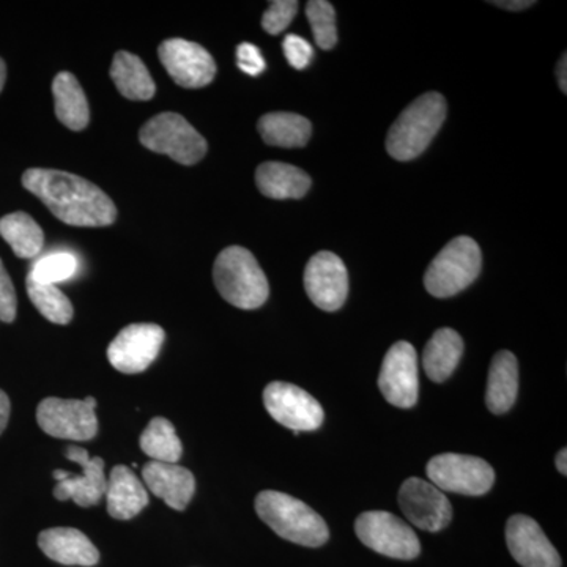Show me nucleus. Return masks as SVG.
I'll return each instance as SVG.
<instances>
[{
    "mask_svg": "<svg viewBox=\"0 0 567 567\" xmlns=\"http://www.w3.org/2000/svg\"><path fill=\"white\" fill-rule=\"evenodd\" d=\"M267 412L284 427L300 432L317 431L323 424L322 405L311 394L292 383L274 382L264 391Z\"/></svg>",
    "mask_w": 567,
    "mask_h": 567,
    "instance_id": "obj_10",
    "label": "nucleus"
},
{
    "mask_svg": "<svg viewBox=\"0 0 567 567\" xmlns=\"http://www.w3.org/2000/svg\"><path fill=\"white\" fill-rule=\"evenodd\" d=\"M481 267L483 254L476 241L470 237L454 238L429 265L425 289L436 298L454 297L476 281Z\"/></svg>",
    "mask_w": 567,
    "mask_h": 567,
    "instance_id": "obj_5",
    "label": "nucleus"
},
{
    "mask_svg": "<svg viewBox=\"0 0 567 567\" xmlns=\"http://www.w3.org/2000/svg\"><path fill=\"white\" fill-rule=\"evenodd\" d=\"M379 388L383 398L399 409H412L420 394L417 354L409 342H398L388 350L380 369Z\"/></svg>",
    "mask_w": 567,
    "mask_h": 567,
    "instance_id": "obj_13",
    "label": "nucleus"
},
{
    "mask_svg": "<svg viewBox=\"0 0 567 567\" xmlns=\"http://www.w3.org/2000/svg\"><path fill=\"white\" fill-rule=\"evenodd\" d=\"M17 290L2 260H0V322L11 323L17 319Z\"/></svg>",
    "mask_w": 567,
    "mask_h": 567,
    "instance_id": "obj_34",
    "label": "nucleus"
},
{
    "mask_svg": "<svg viewBox=\"0 0 567 567\" xmlns=\"http://www.w3.org/2000/svg\"><path fill=\"white\" fill-rule=\"evenodd\" d=\"M298 11V2L295 0H275L270 2L262 17V28L270 35H279L286 31Z\"/></svg>",
    "mask_w": 567,
    "mask_h": 567,
    "instance_id": "obj_32",
    "label": "nucleus"
},
{
    "mask_svg": "<svg viewBox=\"0 0 567 567\" xmlns=\"http://www.w3.org/2000/svg\"><path fill=\"white\" fill-rule=\"evenodd\" d=\"M39 546L48 558L61 565L91 567L100 561L99 548L76 528L44 529L40 533Z\"/></svg>",
    "mask_w": 567,
    "mask_h": 567,
    "instance_id": "obj_19",
    "label": "nucleus"
},
{
    "mask_svg": "<svg viewBox=\"0 0 567 567\" xmlns=\"http://www.w3.org/2000/svg\"><path fill=\"white\" fill-rule=\"evenodd\" d=\"M7 80V66L6 62L0 59V92H2L3 85H6Z\"/></svg>",
    "mask_w": 567,
    "mask_h": 567,
    "instance_id": "obj_40",
    "label": "nucleus"
},
{
    "mask_svg": "<svg viewBox=\"0 0 567 567\" xmlns=\"http://www.w3.org/2000/svg\"><path fill=\"white\" fill-rule=\"evenodd\" d=\"M213 279L227 303L246 311L260 308L270 295L262 268L251 251L241 246H229L216 257Z\"/></svg>",
    "mask_w": 567,
    "mask_h": 567,
    "instance_id": "obj_4",
    "label": "nucleus"
},
{
    "mask_svg": "<svg viewBox=\"0 0 567 567\" xmlns=\"http://www.w3.org/2000/svg\"><path fill=\"white\" fill-rule=\"evenodd\" d=\"M78 260L73 254L55 252L32 265L31 276L33 281L41 284H58L66 281L76 274Z\"/></svg>",
    "mask_w": 567,
    "mask_h": 567,
    "instance_id": "obj_31",
    "label": "nucleus"
},
{
    "mask_svg": "<svg viewBox=\"0 0 567 567\" xmlns=\"http://www.w3.org/2000/svg\"><path fill=\"white\" fill-rule=\"evenodd\" d=\"M10 420V399L9 395L0 390V434L6 431Z\"/></svg>",
    "mask_w": 567,
    "mask_h": 567,
    "instance_id": "obj_37",
    "label": "nucleus"
},
{
    "mask_svg": "<svg viewBox=\"0 0 567 567\" xmlns=\"http://www.w3.org/2000/svg\"><path fill=\"white\" fill-rule=\"evenodd\" d=\"M305 289L317 308L327 312L338 311L349 295V274L344 262L333 252L316 254L306 265Z\"/></svg>",
    "mask_w": 567,
    "mask_h": 567,
    "instance_id": "obj_16",
    "label": "nucleus"
},
{
    "mask_svg": "<svg viewBox=\"0 0 567 567\" xmlns=\"http://www.w3.org/2000/svg\"><path fill=\"white\" fill-rule=\"evenodd\" d=\"M464 353V341L457 331L442 328L425 346L423 365L425 374L435 383L445 382L456 371Z\"/></svg>",
    "mask_w": 567,
    "mask_h": 567,
    "instance_id": "obj_24",
    "label": "nucleus"
},
{
    "mask_svg": "<svg viewBox=\"0 0 567 567\" xmlns=\"http://www.w3.org/2000/svg\"><path fill=\"white\" fill-rule=\"evenodd\" d=\"M96 401L87 399L47 398L37 409L41 431L54 439L87 442L99 434Z\"/></svg>",
    "mask_w": 567,
    "mask_h": 567,
    "instance_id": "obj_8",
    "label": "nucleus"
},
{
    "mask_svg": "<svg viewBox=\"0 0 567 567\" xmlns=\"http://www.w3.org/2000/svg\"><path fill=\"white\" fill-rule=\"evenodd\" d=\"M256 183L264 196L276 200L301 199L311 188V177L305 171L276 162L257 167Z\"/></svg>",
    "mask_w": 567,
    "mask_h": 567,
    "instance_id": "obj_21",
    "label": "nucleus"
},
{
    "mask_svg": "<svg viewBox=\"0 0 567 567\" xmlns=\"http://www.w3.org/2000/svg\"><path fill=\"white\" fill-rule=\"evenodd\" d=\"M159 61L175 84L185 89H200L216 76V63L210 52L194 41L173 39L163 41Z\"/></svg>",
    "mask_w": 567,
    "mask_h": 567,
    "instance_id": "obj_15",
    "label": "nucleus"
},
{
    "mask_svg": "<svg viewBox=\"0 0 567 567\" xmlns=\"http://www.w3.org/2000/svg\"><path fill=\"white\" fill-rule=\"evenodd\" d=\"M282 50L287 61L297 70H305L315 58V50H312L311 44L301 37L293 35V33L284 39Z\"/></svg>",
    "mask_w": 567,
    "mask_h": 567,
    "instance_id": "obj_33",
    "label": "nucleus"
},
{
    "mask_svg": "<svg viewBox=\"0 0 567 567\" xmlns=\"http://www.w3.org/2000/svg\"><path fill=\"white\" fill-rule=\"evenodd\" d=\"M164 330L155 323H133L123 328L107 347L112 368L122 374H140L158 357L164 344Z\"/></svg>",
    "mask_w": 567,
    "mask_h": 567,
    "instance_id": "obj_12",
    "label": "nucleus"
},
{
    "mask_svg": "<svg viewBox=\"0 0 567 567\" xmlns=\"http://www.w3.org/2000/svg\"><path fill=\"white\" fill-rule=\"evenodd\" d=\"M140 141L148 151L167 155L183 166L199 163L208 148L207 141L174 112H163L145 123Z\"/></svg>",
    "mask_w": 567,
    "mask_h": 567,
    "instance_id": "obj_6",
    "label": "nucleus"
},
{
    "mask_svg": "<svg viewBox=\"0 0 567 567\" xmlns=\"http://www.w3.org/2000/svg\"><path fill=\"white\" fill-rule=\"evenodd\" d=\"M446 118L443 95L429 92L399 115L386 137V151L398 162L415 159L431 145Z\"/></svg>",
    "mask_w": 567,
    "mask_h": 567,
    "instance_id": "obj_3",
    "label": "nucleus"
},
{
    "mask_svg": "<svg viewBox=\"0 0 567 567\" xmlns=\"http://www.w3.org/2000/svg\"><path fill=\"white\" fill-rule=\"evenodd\" d=\"M52 95L59 121L71 132H82L91 121V111L85 93L74 74L69 71L59 73L52 81Z\"/></svg>",
    "mask_w": 567,
    "mask_h": 567,
    "instance_id": "obj_23",
    "label": "nucleus"
},
{
    "mask_svg": "<svg viewBox=\"0 0 567 567\" xmlns=\"http://www.w3.org/2000/svg\"><path fill=\"white\" fill-rule=\"evenodd\" d=\"M354 532L365 547L395 559H415L421 551L416 533L385 511H368L354 522Z\"/></svg>",
    "mask_w": 567,
    "mask_h": 567,
    "instance_id": "obj_9",
    "label": "nucleus"
},
{
    "mask_svg": "<svg viewBox=\"0 0 567 567\" xmlns=\"http://www.w3.org/2000/svg\"><path fill=\"white\" fill-rule=\"evenodd\" d=\"M306 17L315 33L316 43L324 51L333 50L338 43L336 31V11L327 0H311L306 6Z\"/></svg>",
    "mask_w": 567,
    "mask_h": 567,
    "instance_id": "obj_30",
    "label": "nucleus"
},
{
    "mask_svg": "<svg viewBox=\"0 0 567 567\" xmlns=\"http://www.w3.org/2000/svg\"><path fill=\"white\" fill-rule=\"evenodd\" d=\"M257 130L265 144L284 148L305 147L312 134L311 122L292 112H271L264 115L257 123Z\"/></svg>",
    "mask_w": 567,
    "mask_h": 567,
    "instance_id": "obj_26",
    "label": "nucleus"
},
{
    "mask_svg": "<svg viewBox=\"0 0 567 567\" xmlns=\"http://www.w3.org/2000/svg\"><path fill=\"white\" fill-rule=\"evenodd\" d=\"M141 450L152 461L175 464L181 461L183 446L174 424L166 417H153L141 435Z\"/></svg>",
    "mask_w": 567,
    "mask_h": 567,
    "instance_id": "obj_28",
    "label": "nucleus"
},
{
    "mask_svg": "<svg viewBox=\"0 0 567 567\" xmlns=\"http://www.w3.org/2000/svg\"><path fill=\"white\" fill-rule=\"evenodd\" d=\"M107 513L117 520H130L148 505L147 488L128 466L117 465L107 477Z\"/></svg>",
    "mask_w": 567,
    "mask_h": 567,
    "instance_id": "obj_20",
    "label": "nucleus"
},
{
    "mask_svg": "<svg viewBox=\"0 0 567 567\" xmlns=\"http://www.w3.org/2000/svg\"><path fill=\"white\" fill-rule=\"evenodd\" d=\"M142 480L152 494L162 498L175 511L185 509L196 492V480L193 473L177 464L148 462L142 470Z\"/></svg>",
    "mask_w": 567,
    "mask_h": 567,
    "instance_id": "obj_18",
    "label": "nucleus"
},
{
    "mask_svg": "<svg viewBox=\"0 0 567 567\" xmlns=\"http://www.w3.org/2000/svg\"><path fill=\"white\" fill-rule=\"evenodd\" d=\"M567 59H566V54H563V58L559 59V62H558V66H557V76H558V84H559V89H561L563 92H567V78H566V73H567Z\"/></svg>",
    "mask_w": 567,
    "mask_h": 567,
    "instance_id": "obj_38",
    "label": "nucleus"
},
{
    "mask_svg": "<svg viewBox=\"0 0 567 567\" xmlns=\"http://www.w3.org/2000/svg\"><path fill=\"white\" fill-rule=\"evenodd\" d=\"M518 394V363L516 354L502 350L495 354L488 369L486 404L494 415L509 412Z\"/></svg>",
    "mask_w": 567,
    "mask_h": 567,
    "instance_id": "obj_22",
    "label": "nucleus"
},
{
    "mask_svg": "<svg viewBox=\"0 0 567 567\" xmlns=\"http://www.w3.org/2000/svg\"><path fill=\"white\" fill-rule=\"evenodd\" d=\"M506 543L511 555L524 567H561L557 548L532 517L517 514L507 520Z\"/></svg>",
    "mask_w": 567,
    "mask_h": 567,
    "instance_id": "obj_17",
    "label": "nucleus"
},
{
    "mask_svg": "<svg viewBox=\"0 0 567 567\" xmlns=\"http://www.w3.org/2000/svg\"><path fill=\"white\" fill-rule=\"evenodd\" d=\"M256 511L276 535L298 546L322 547L330 537V529L312 507L282 492H260Z\"/></svg>",
    "mask_w": 567,
    "mask_h": 567,
    "instance_id": "obj_2",
    "label": "nucleus"
},
{
    "mask_svg": "<svg viewBox=\"0 0 567 567\" xmlns=\"http://www.w3.org/2000/svg\"><path fill=\"white\" fill-rule=\"evenodd\" d=\"M491 3L492 6L498 7V9H505L509 11L527 10L529 7L535 6L533 0H499V2Z\"/></svg>",
    "mask_w": 567,
    "mask_h": 567,
    "instance_id": "obj_36",
    "label": "nucleus"
},
{
    "mask_svg": "<svg viewBox=\"0 0 567 567\" xmlns=\"http://www.w3.org/2000/svg\"><path fill=\"white\" fill-rule=\"evenodd\" d=\"M66 458L81 466V473H69L55 470L52 473L58 481L54 496L59 502L73 499L78 506L89 507L99 505L106 494L107 477L104 475V461L102 457H91L87 451L80 446H69L65 450Z\"/></svg>",
    "mask_w": 567,
    "mask_h": 567,
    "instance_id": "obj_11",
    "label": "nucleus"
},
{
    "mask_svg": "<svg viewBox=\"0 0 567 567\" xmlns=\"http://www.w3.org/2000/svg\"><path fill=\"white\" fill-rule=\"evenodd\" d=\"M566 456H567L566 450L559 451L558 456H557V468H558V472L561 473L563 476H566V473H567Z\"/></svg>",
    "mask_w": 567,
    "mask_h": 567,
    "instance_id": "obj_39",
    "label": "nucleus"
},
{
    "mask_svg": "<svg viewBox=\"0 0 567 567\" xmlns=\"http://www.w3.org/2000/svg\"><path fill=\"white\" fill-rule=\"evenodd\" d=\"M22 186L69 226L104 227L117 218L110 196L80 175L35 167L22 175Z\"/></svg>",
    "mask_w": 567,
    "mask_h": 567,
    "instance_id": "obj_1",
    "label": "nucleus"
},
{
    "mask_svg": "<svg viewBox=\"0 0 567 567\" xmlns=\"http://www.w3.org/2000/svg\"><path fill=\"white\" fill-rule=\"evenodd\" d=\"M29 298L41 316L55 324H69L73 319V305L65 293L54 284L33 281L31 276L25 279Z\"/></svg>",
    "mask_w": 567,
    "mask_h": 567,
    "instance_id": "obj_29",
    "label": "nucleus"
},
{
    "mask_svg": "<svg viewBox=\"0 0 567 567\" xmlns=\"http://www.w3.org/2000/svg\"><path fill=\"white\" fill-rule=\"evenodd\" d=\"M0 237L20 259H33L44 245V234L28 213L17 212L0 219Z\"/></svg>",
    "mask_w": 567,
    "mask_h": 567,
    "instance_id": "obj_27",
    "label": "nucleus"
},
{
    "mask_svg": "<svg viewBox=\"0 0 567 567\" xmlns=\"http://www.w3.org/2000/svg\"><path fill=\"white\" fill-rule=\"evenodd\" d=\"M237 63L238 69L249 74V76H259L267 66L262 52L251 43H241L237 48Z\"/></svg>",
    "mask_w": 567,
    "mask_h": 567,
    "instance_id": "obj_35",
    "label": "nucleus"
},
{
    "mask_svg": "<svg viewBox=\"0 0 567 567\" xmlns=\"http://www.w3.org/2000/svg\"><path fill=\"white\" fill-rule=\"evenodd\" d=\"M398 499L406 520L424 532H442L453 517V507L446 495L421 477L406 480Z\"/></svg>",
    "mask_w": 567,
    "mask_h": 567,
    "instance_id": "obj_14",
    "label": "nucleus"
},
{
    "mask_svg": "<svg viewBox=\"0 0 567 567\" xmlns=\"http://www.w3.org/2000/svg\"><path fill=\"white\" fill-rule=\"evenodd\" d=\"M429 481L440 491L453 494L486 495L495 483V472L486 461L464 454H440L425 466Z\"/></svg>",
    "mask_w": 567,
    "mask_h": 567,
    "instance_id": "obj_7",
    "label": "nucleus"
},
{
    "mask_svg": "<svg viewBox=\"0 0 567 567\" xmlns=\"http://www.w3.org/2000/svg\"><path fill=\"white\" fill-rule=\"evenodd\" d=\"M111 78L117 91L133 102H147L155 96V81L152 80L147 66L130 52L121 51L114 55Z\"/></svg>",
    "mask_w": 567,
    "mask_h": 567,
    "instance_id": "obj_25",
    "label": "nucleus"
}]
</instances>
